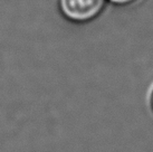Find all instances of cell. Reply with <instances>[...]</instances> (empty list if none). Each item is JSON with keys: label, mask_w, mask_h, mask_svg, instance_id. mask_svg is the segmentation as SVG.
I'll use <instances>...</instances> for the list:
<instances>
[{"label": "cell", "mask_w": 153, "mask_h": 152, "mask_svg": "<svg viewBox=\"0 0 153 152\" xmlns=\"http://www.w3.org/2000/svg\"><path fill=\"white\" fill-rule=\"evenodd\" d=\"M65 17L73 21H88L102 11L105 0H58Z\"/></svg>", "instance_id": "1"}, {"label": "cell", "mask_w": 153, "mask_h": 152, "mask_svg": "<svg viewBox=\"0 0 153 152\" xmlns=\"http://www.w3.org/2000/svg\"><path fill=\"white\" fill-rule=\"evenodd\" d=\"M150 110H151V112L153 114V89L151 92V95H150Z\"/></svg>", "instance_id": "3"}, {"label": "cell", "mask_w": 153, "mask_h": 152, "mask_svg": "<svg viewBox=\"0 0 153 152\" xmlns=\"http://www.w3.org/2000/svg\"><path fill=\"white\" fill-rule=\"evenodd\" d=\"M111 1L117 4H132L136 1H139V0H111Z\"/></svg>", "instance_id": "2"}]
</instances>
